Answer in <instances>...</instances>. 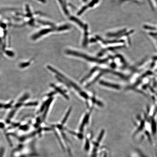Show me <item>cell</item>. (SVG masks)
Here are the masks:
<instances>
[{
  "label": "cell",
  "instance_id": "11",
  "mask_svg": "<svg viewBox=\"0 0 157 157\" xmlns=\"http://www.w3.org/2000/svg\"><path fill=\"white\" fill-rule=\"evenodd\" d=\"M29 65V63H25L21 64L20 65V67L21 68H24L27 67Z\"/></svg>",
  "mask_w": 157,
  "mask_h": 157
},
{
  "label": "cell",
  "instance_id": "3",
  "mask_svg": "<svg viewBox=\"0 0 157 157\" xmlns=\"http://www.w3.org/2000/svg\"><path fill=\"white\" fill-rule=\"evenodd\" d=\"M6 150L4 146L2 145L0 146V157H5Z\"/></svg>",
  "mask_w": 157,
  "mask_h": 157
},
{
  "label": "cell",
  "instance_id": "1",
  "mask_svg": "<svg viewBox=\"0 0 157 157\" xmlns=\"http://www.w3.org/2000/svg\"><path fill=\"white\" fill-rule=\"evenodd\" d=\"M52 100H53V98H50V99H49L47 101V104L45 108L44 114L43 116V119L44 120L46 118V116L48 110H49V107L50 106V104L51 103Z\"/></svg>",
  "mask_w": 157,
  "mask_h": 157
},
{
  "label": "cell",
  "instance_id": "4",
  "mask_svg": "<svg viewBox=\"0 0 157 157\" xmlns=\"http://www.w3.org/2000/svg\"><path fill=\"white\" fill-rule=\"evenodd\" d=\"M101 84H102L104 85L105 86H108V87H111L113 88H115L116 89H118L119 88V86H117V85H113L112 84H109L107 83H106V82H101Z\"/></svg>",
  "mask_w": 157,
  "mask_h": 157
},
{
  "label": "cell",
  "instance_id": "10",
  "mask_svg": "<svg viewBox=\"0 0 157 157\" xmlns=\"http://www.w3.org/2000/svg\"><path fill=\"white\" fill-rule=\"evenodd\" d=\"M29 129V127L27 125H22L20 127V129L23 130H27Z\"/></svg>",
  "mask_w": 157,
  "mask_h": 157
},
{
  "label": "cell",
  "instance_id": "13",
  "mask_svg": "<svg viewBox=\"0 0 157 157\" xmlns=\"http://www.w3.org/2000/svg\"><path fill=\"white\" fill-rule=\"evenodd\" d=\"M5 124L2 123H0V128L1 129H3L5 127Z\"/></svg>",
  "mask_w": 157,
  "mask_h": 157
},
{
  "label": "cell",
  "instance_id": "5",
  "mask_svg": "<svg viewBox=\"0 0 157 157\" xmlns=\"http://www.w3.org/2000/svg\"><path fill=\"white\" fill-rule=\"evenodd\" d=\"M30 97V95L28 94H26L23 96H22L19 100V102H21L27 100Z\"/></svg>",
  "mask_w": 157,
  "mask_h": 157
},
{
  "label": "cell",
  "instance_id": "6",
  "mask_svg": "<svg viewBox=\"0 0 157 157\" xmlns=\"http://www.w3.org/2000/svg\"><path fill=\"white\" fill-rule=\"evenodd\" d=\"M71 108H70V109L68 111L66 115H65V118H64L62 122V124H63L65 123V121H66L67 120V119L69 117V115H70V113L71 111Z\"/></svg>",
  "mask_w": 157,
  "mask_h": 157
},
{
  "label": "cell",
  "instance_id": "12",
  "mask_svg": "<svg viewBox=\"0 0 157 157\" xmlns=\"http://www.w3.org/2000/svg\"><path fill=\"white\" fill-rule=\"evenodd\" d=\"M11 103H10V104L5 105L4 106V108H6V109H7V108H10L11 106Z\"/></svg>",
  "mask_w": 157,
  "mask_h": 157
},
{
  "label": "cell",
  "instance_id": "14",
  "mask_svg": "<svg viewBox=\"0 0 157 157\" xmlns=\"http://www.w3.org/2000/svg\"><path fill=\"white\" fill-rule=\"evenodd\" d=\"M55 94V92H53L52 93H51L49 94L48 95V96H51L52 95H54V94Z\"/></svg>",
  "mask_w": 157,
  "mask_h": 157
},
{
  "label": "cell",
  "instance_id": "2",
  "mask_svg": "<svg viewBox=\"0 0 157 157\" xmlns=\"http://www.w3.org/2000/svg\"><path fill=\"white\" fill-rule=\"evenodd\" d=\"M51 86H52V87H53V88L55 89L56 91L58 92H59L60 94H61V95H63V96L65 97V98H66V99H68V97L65 94V93L63 92V91L61 90V89L59 88L56 87L53 84H51Z\"/></svg>",
  "mask_w": 157,
  "mask_h": 157
},
{
  "label": "cell",
  "instance_id": "8",
  "mask_svg": "<svg viewBox=\"0 0 157 157\" xmlns=\"http://www.w3.org/2000/svg\"><path fill=\"white\" fill-rule=\"evenodd\" d=\"M16 112V110H13L12 111L10 112V114L9 115V119H10L12 118L13 117V116H14V114H15Z\"/></svg>",
  "mask_w": 157,
  "mask_h": 157
},
{
  "label": "cell",
  "instance_id": "9",
  "mask_svg": "<svg viewBox=\"0 0 157 157\" xmlns=\"http://www.w3.org/2000/svg\"><path fill=\"white\" fill-rule=\"evenodd\" d=\"M47 104V101H46L45 103H44V104L42 105L41 108H40V112H43L44 111V109H45L46 106Z\"/></svg>",
  "mask_w": 157,
  "mask_h": 157
},
{
  "label": "cell",
  "instance_id": "7",
  "mask_svg": "<svg viewBox=\"0 0 157 157\" xmlns=\"http://www.w3.org/2000/svg\"><path fill=\"white\" fill-rule=\"evenodd\" d=\"M38 104L37 102H30L26 103L24 104L25 106H36Z\"/></svg>",
  "mask_w": 157,
  "mask_h": 157
},
{
  "label": "cell",
  "instance_id": "15",
  "mask_svg": "<svg viewBox=\"0 0 157 157\" xmlns=\"http://www.w3.org/2000/svg\"><path fill=\"white\" fill-rule=\"evenodd\" d=\"M4 105L0 103V108H3V107H4Z\"/></svg>",
  "mask_w": 157,
  "mask_h": 157
}]
</instances>
